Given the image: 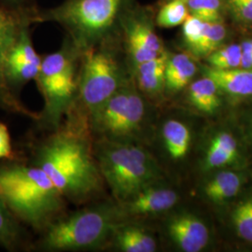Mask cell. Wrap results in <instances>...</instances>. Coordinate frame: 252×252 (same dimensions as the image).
<instances>
[{"label": "cell", "instance_id": "1", "mask_svg": "<svg viewBox=\"0 0 252 252\" xmlns=\"http://www.w3.org/2000/svg\"><path fill=\"white\" fill-rule=\"evenodd\" d=\"M39 167L64 196L82 198L99 187L101 176L89 149L73 136H58L46 145Z\"/></svg>", "mask_w": 252, "mask_h": 252}, {"label": "cell", "instance_id": "2", "mask_svg": "<svg viewBox=\"0 0 252 252\" xmlns=\"http://www.w3.org/2000/svg\"><path fill=\"white\" fill-rule=\"evenodd\" d=\"M62 194L40 167L17 166L0 171V199L27 222L39 225L62 206Z\"/></svg>", "mask_w": 252, "mask_h": 252}, {"label": "cell", "instance_id": "3", "mask_svg": "<svg viewBox=\"0 0 252 252\" xmlns=\"http://www.w3.org/2000/svg\"><path fill=\"white\" fill-rule=\"evenodd\" d=\"M100 172L115 198L125 202L152 185L157 177L156 165L139 147L111 144L99 155Z\"/></svg>", "mask_w": 252, "mask_h": 252}, {"label": "cell", "instance_id": "4", "mask_svg": "<svg viewBox=\"0 0 252 252\" xmlns=\"http://www.w3.org/2000/svg\"><path fill=\"white\" fill-rule=\"evenodd\" d=\"M117 210L95 207L75 213L50 228L44 238L48 249L71 251L88 249L104 242L116 227Z\"/></svg>", "mask_w": 252, "mask_h": 252}, {"label": "cell", "instance_id": "5", "mask_svg": "<svg viewBox=\"0 0 252 252\" xmlns=\"http://www.w3.org/2000/svg\"><path fill=\"white\" fill-rule=\"evenodd\" d=\"M123 0H70L54 16L83 39H93L111 27Z\"/></svg>", "mask_w": 252, "mask_h": 252}, {"label": "cell", "instance_id": "6", "mask_svg": "<svg viewBox=\"0 0 252 252\" xmlns=\"http://www.w3.org/2000/svg\"><path fill=\"white\" fill-rule=\"evenodd\" d=\"M144 114V102L136 93L119 89L93 116L100 132L122 136L135 131L142 123Z\"/></svg>", "mask_w": 252, "mask_h": 252}, {"label": "cell", "instance_id": "7", "mask_svg": "<svg viewBox=\"0 0 252 252\" xmlns=\"http://www.w3.org/2000/svg\"><path fill=\"white\" fill-rule=\"evenodd\" d=\"M120 72L114 59L106 53H92L81 75V99L94 114L120 89Z\"/></svg>", "mask_w": 252, "mask_h": 252}, {"label": "cell", "instance_id": "8", "mask_svg": "<svg viewBox=\"0 0 252 252\" xmlns=\"http://www.w3.org/2000/svg\"><path fill=\"white\" fill-rule=\"evenodd\" d=\"M37 80L44 94L49 114L58 117L75 91L74 68L68 55L58 52L41 61Z\"/></svg>", "mask_w": 252, "mask_h": 252}, {"label": "cell", "instance_id": "9", "mask_svg": "<svg viewBox=\"0 0 252 252\" xmlns=\"http://www.w3.org/2000/svg\"><path fill=\"white\" fill-rule=\"evenodd\" d=\"M179 195L173 189L153 187L141 189L131 198L123 202V208L118 213L126 215H148L164 212L174 207Z\"/></svg>", "mask_w": 252, "mask_h": 252}, {"label": "cell", "instance_id": "10", "mask_svg": "<svg viewBox=\"0 0 252 252\" xmlns=\"http://www.w3.org/2000/svg\"><path fill=\"white\" fill-rule=\"evenodd\" d=\"M126 37L129 53L135 64L152 60L164 53L159 36L145 21H131L126 27Z\"/></svg>", "mask_w": 252, "mask_h": 252}, {"label": "cell", "instance_id": "11", "mask_svg": "<svg viewBox=\"0 0 252 252\" xmlns=\"http://www.w3.org/2000/svg\"><path fill=\"white\" fill-rule=\"evenodd\" d=\"M168 233L183 252H201L209 240L207 226L192 215L175 217L168 225Z\"/></svg>", "mask_w": 252, "mask_h": 252}, {"label": "cell", "instance_id": "12", "mask_svg": "<svg viewBox=\"0 0 252 252\" xmlns=\"http://www.w3.org/2000/svg\"><path fill=\"white\" fill-rule=\"evenodd\" d=\"M204 76L210 78L220 90L233 96H252V68L236 67L231 69H216L205 66Z\"/></svg>", "mask_w": 252, "mask_h": 252}, {"label": "cell", "instance_id": "13", "mask_svg": "<svg viewBox=\"0 0 252 252\" xmlns=\"http://www.w3.org/2000/svg\"><path fill=\"white\" fill-rule=\"evenodd\" d=\"M197 70L194 61L185 54L168 57L165 66V87L170 92H178L186 87Z\"/></svg>", "mask_w": 252, "mask_h": 252}, {"label": "cell", "instance_id": "14", "mask_svg": "<svg viewBox=\"0 0 252 252\" xmlns=\"http://www.w3.org/2000/svg\"><path fill=\"white\" fill-rule=\"evenodd\" d=\"M168 55L163 53L156 58L136 65V76L140 89L155 94L165 86V66Z\"/></svg>", "mask_w": 252, "mask_h": 252}, {"label": "cell", "instance_id": "15", "mask_svg": "<svg viewBox=\"0 0 252 252\" xmlns=\"http://www.w3.org/2000/svg\"><path fill=\"white\" fill-rule=\"evenodd\" d=\"M238 152L237 142L233 135L220 132L211 140L205 158L207 169L220 167L233 162Z\"/></svg>", "mask_w": 252, "mask_h": 252}, {"label": "cell", "instance_id": "16", "mask_svg": "<svg viewBox=\"0 0 252 252\" xmlns=\"http://www.w3.org/2000/svg\"><path fill=\"white\" fill-rule=\"evenodd\" d=\"M220 88L210 78L204 76L189 85L190 103L205 113H214L220 105Z\"/></svg>", "mask_w": 252, "mask_h": 252}, {"label": "cell", "instance_id": "17", "mask_svg": "<svg viewBox=\"0 0 252 252\" xmlns=\"http://www.w3.org/2000/svg\"><path fill=\"white\" fill-rule=\"evenodd\" d=\"M113 234L117 247L123 252H153L156 251V242L153 236L144 230L135 226L115 227Z\"/></svg>", "mask_w": 252, "mask_h": 252}, {"label": "cell", "instance_id": "18", "mask_svg": "<svg viewBox=\"0 0 252 252\" xmlns=\"http://www.w3.org/2000/svg\"><path fill=\"white\" fill-rule=\"evenodd\" d=\"M162 136L167 153L173 159L186 156L190 143L189 128L177 120L167 121L162 128Z\"/></svg>", "mask_w": 252, "mask_h": 252}, {"label": "cell", "instance_id": "19", "mask_svg": "<svg viewBox=\"0 0 252 252\" xmlns=\"http://www.w3.org/2000/svg\"><path fill=\"white\" fill-rule=\"evenodd\" d=\"M242 179L233 171H223L218 174L205 187L207 198L214 203H223L233 198L241 189Z\"/></svg>", "mask_w": 252, "mask_h": 252}, {"label": "cell", "instance_id": "20", "mask_svg": "<svg viewBox=\"0 0 252 252\" xmlns=\"http://www.w3.org/2000/svg\"><path fill=\"white\" fill-rule=\"evenodd\" d=\"M19 37L18 25L9 12L0 9V80L6 72L9 53Z\"/></svg>", "mask_w": 252, "mask_h": 252}, {"label": "cell", "instance_id": "21", "mask_svg": "<svg viewBox=\"0 0 252 252\" xmlns=\"http://www.w3.org/2000/svg\"><path fill=\"white\" fill-rule=\"evenodd\" d=\"M186 0H171L162 6L157 15V24L161 27H178L189 16Z\"/></svg>", "mask_w": 252, "mask_h": 252}, {"label": "cell", "instance_id": "22", "mask_svg": "<svg viewBox=\"0 0 252 252\" xmlns=\"http://www.w3.org/2000/svg\"><path fill=\"white\" fill-rule=\"evenodd\" d=\"M242 50L240 44L220 47L207 56L209 66L216 69H231L240 67Z\"/></svg>", "mask_w": 252, "mask_h": 252}, {"label": "cell", "instance_id": "23", "mask_svg": "<svg viewBox=\"0 0 252 252\" xmlns=\"http://www.w3.org/2000/svg\"><path fill=\"white\" fill-rule=\"evenodd\" d=\"M189 15L206 23L221 21L220 0H186Z\"/></svg>", "mask_w": 252, "mask_h": 252}, {"label": "cell", "instance_id": "24", "mask_svg": "<svg viewBox=\"0 0 252 252\" xmlns=\"http://www.w3.org/2000/svg\"><path fill=\"white\" fill-rule=\"evenodd\" d=\"M226 37V28L221 22L210 23L207 33L193 54L207 57L218 50Z\"/></svg>", "mask_w": 252, "mask_h": 252}, {"label": "cell", "instance_id": "25", "mask_svg": "<svg viewBox=\"0 0 252 252\" xmlns=\"http://www.w3.org/2000/svg\"><path fill=\"white\" fill-rule=\"evenodd\" d=\"M233 223L238 236L252 243V197L235 207L233 212Z\"/></svg>", "mask_w": 252, "mask_h": 252}, {"label": "cell", "instance_id": "26", "mask_svg": "<svg viewBox=\"0 0 252 252\" xmlns=\"http://www.w3.org/2000/svg\"><path fill=\"white\" fill-rule=\"evenodd\" d=\"M7 62L32 63L37 66L41 65V60L31 44L26 31H23L19 35L15 45L9 53Z\"/></svg>", "mask_w": 252, "mask_h": 252}, {"label": "cell", "instance_id": "27", "mask_svg": "<svg viewBox=\"0 0 252 252\" xmlns=\"http://www.w3.org/2000/svg\"><path fill=\"white\" fill-rule=\"evenodd\" d=\"M209 24L210 23H206L192 15H189L182 24L184 41L192 54L203 40Z\"/></svg>", "mask_w": 252, "mask_h": 252}, {"label": "cell", "instance_id": "28", "mask_svg": "<svg viewBox=\"0 0 252 252\" xmlns=\"http://www.w3.org/2000/svg\"><path fill=\"white\" fill-rule=\"evenodd\" d=\"M40 66L32 63L7 62L6 73L17 81H29L37 77Z\"/></svg>", "mask_w": 252, "mask_h": 252}, {"label": "cell", "instance_id": "29", "mask_svg": "<svg viewBox=\"0 0 252 252\" xmlns=\"http://www.w3.org/2000/svg\"><path fill=\"white\" fill-rule=\"evenodd\" d=\"M15 236L16 230L9 215V208L0 199V243L10 245Z\"/></svg>", "mask_w": 252, "mask_h": 252}, {"label": "cell", "instance_id": "30", "mask_svg": "<svg viewBox=\"0 0 252 252\" xmlns=\"http://www.w3.org/2000/svg\"><path fill=\"white\" fill-rule=\"evenodd\" d=\"M227 4L237 21L252 25V0H227Z\"/></svg>", "mask_w": 252, "mask_h": 252}, {"label": "cell", "instance_id": "31", "mask_svg": "<svg viewBox=\"0 0 252 252\" xmlns=\"http://www.w3.org/2000/svg\"><path fill=\"white\" fill-rule=\"evenodd\" d=\"M10 135L7 126L0 124V159L9 158L11 156Z\"/></svg>", "mask_w": 252, "mask_h": 252}, {"label": "cell", "instance_id": "32", "mask_svg": "<svg viewBox=\"0 0 252 252\" xmlns=\"http://www.w3.org/2000/svg\"><path fill=\"white\" fill-rule=\"evenodd\" d=\"M240 67H242V68H252V54L242 53Z\"/></svg>", "mask_w": 252, "mask_h": 252}, {"label": "cell", "instance_id": "33", "mask_svg": "<svg viewBox=\"0 0 252 252\" xmlns=\"http://www.w3.org/2000/svg\"><path fill=\"white\" fill-rule=\"evenodd\" d=\"M242 53L245 54H252V39H247L243 41L241 44Z\"/></svg>", "mask_w": 252, "mask_h": 252}]
</instances>
